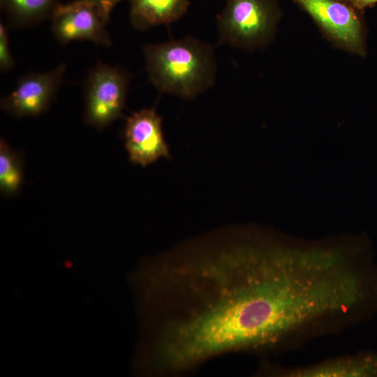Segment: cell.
Returning <instances> with one entry per match:
<instances>
[{
	"label": "cell",
	"instance_id": "10",
	"mask_svg": "<svg viewBox=\"0 0 377 377\" xmlns=\"http://www.w3.org/2000/svg\"><path fill=\"white\" fill-rule=\"evenodd\" d=\"M130 20L144 30L179 20L187 12L189 0H129Z\"/></svg>",
	"mask_w": 377,
	"mask_h": 377
},
{
	"label": "cell",
	"instance_id": "5",
	"mask_svg": "<svg viewBox=\"0 0 377 377\" xmlns=\"http://www.w3.org/2000/svg\"><path fill=\"white\" fill-rule=\"evenodd\" d=\"M128 83L129 77L124 71L97 64L88 74L84 84L86 123L102 129L121 117Z\"/></svg>",
	"mask_w": 377,
	"mask_h": 377
},
{
	"label": "cell",
	"instance_id": "11",
	"mask_svg": "<svg viewBox=\"0 0 377 377\" xmlns=\"http://www.w3.org/2000/svg\"><path fill=\"white\" fill-rule=\"evenodd\" d=\"M1 7L10 22L17 26L36 24L51 18L58 0H0Z\"/></svg>",
	"mask_w": 377,
	"mask_h": 377
},
{
	"label": "cell",
	"instance_id": "13",
	"mask_svg": "<svg viewBox=\"0 0 377 377\" xmlns=\"http://www.w3.org/2000/svg\"><path fill=\"white\" fill-rule=\"evenodd\" d=\"M14 66V60L13 59L10 45L9 38L6 27L2 22L0 24V69L1 71L5 72Z\"/></svg>",
	"mask_w": 377,
	"mask_h": 377
},
{
	"label": "cell",
	"instance_id": "7",
	"mask_svg": "<svg viewBox=\"0 0 377 377\" xmlns=\"http://www.w3.org/2000/svg\"><path fill=\"white\" fill-rule=\"evenodd\" d=\"M66 70V64H61L51 71L21 77L15 88L1 99V108L18 117L42 114L53 101Z\"/></svg>",
	"mask_w": 377,
	"mask_h": 377
},
{
	"label": "cell",
	"instance_id": "2",
	"mask_svg": "<svg viewBox=\"0 0 377 377\" xmlns=\"http://www.w3.org/2000/svg\"><path fill=\"white\" fill-rule=\"evenodd\" d=\"M148 76L160 91L193 98L213 84L216 64L210 45L193 37L144 47Z\"/></svg>",
	"mask_w": 377,
	"mask_h": 377
},
{
	"label": "cell",
	"instance_id": "6",
	"mask_svg": "<svg viewBox=\"0 0 377 377\" xmlns=\"http://www.w3.org/2000/svg\"><path fill=\"white\" fill-rule=\"evenodd\" d=\"M109 20L95 1L75 0L57 6L51 17L52 31L63 44L89 40L110 45L111 40L105 28Z\"/></svg>",
	"mask_w": 377,
	"mask_h": 377
},
{
	"label": "cell",
	"instance_id": "3",
	"mask_svg": "<svg viewBox=\"0 0 377 377\" xmlns=\"http://www.w3.org/2000/svg\"><path fill=\"white\" fill-rule=\"evenodd\" d=\"M281 16L277 0H227L218 18L219 42L247 50L264 47Z\"/></svg>",
	"mask_w": 377,
	"mask_h": 377
},
{
	"label": "cell",
	"instance_id": "14",
	"mask_svg": "<svg viewBox=\"0 0 377 377\" xmlns=\"http://www.w3.org/2000/svg\"><path fill=\"white\" fill-rule=\"evenodd\" d=\"M349 4L356 10L364 13L368 8L374 6L377 3V0H339Z\"/></svg>",
	"mask_w": 377,
	"mask_h": 377
},
{
	"label": "cell",
	"instance_id": "4",
	"mask_svg": "<svg viewBox=\"0 0 377 377\" xmlns=\"http://www.w3.org/2000/svg\"><path fill=\"white\" fill-rule=\"evenodd\" d=\"M336 47L364 57L367 29L363 13L339 0H293Z\"/></svg>",
	"mask_w": 377,
	"mask_h": 377
},
{
	"label": "cell",
	"instance_id": "9",
	"mask_svg": "<svg viewBox=\"0 0 377 377\" xmlns=\"http://www.w3.org/2000/svg\"><path fill=\"white\" fill-rule=\"evenodd\" d=\"M129 161L143 167L161 158H170L162 130V118L155 109L144 108L127 117L123 132Z\"/></svg>",
	"mask_w": 377,
	"mask_h": 377
},
{
	"label": "cell",
	"instance_id": "15",
	"mask_svg": "<svg viewBox=\"0 0 377 377\" xmlns=\"http://www.w3.org/2000/svg\"><path fill=\"white\" fill-rule=\"evenodd\" d=\"M121 0H100L98 6L104 15L110 19V15L113 8Z\"/></svg>",
	"mask_w": 377,
	"mask_h": 377
},
{
	"label": "cell",
	"instance_id": "16",
	"mask_svg": "<svg viewBox=\"0 0 377 377\" xmlns=\"http://www.w3.org/2000/svg\"><path fill=\"white\" fill-rule=\"evenodd\" d=\"M97 3H98V2L100 1V0H94Z\"/></svg>",
	"mask_w": 377,
	"mask_h": 377
},
{
	"label": "cell",
	"instance_id": "8",
	"mask_svg": "<svg viewBox=\"0 0 377 377\" xmlns=\"http://www.w3.org/2000/svg\"><path fill=\"white\" fill-rule=\"evenodd\" d=\"M256 374L272 377H377V352L363 350L301 367L263 362Z\"/></svg>",
	"mask_w": 377,
	"mask_h": 377
},
{
	"label": "cell",
	"instance_id": "12",
	"mask_svg": "<svg viewBox=\"0 0 377 377\" xmlns=\"http://www.w3.org/2000/svg\"><path fill=\"white\" fill-rule=\"evenodd\" d=\"M23 159L3 138L0 140V191L4 196L17 193L23 183Z\"/></svg>",
	"mask_w": 377,
	"mask_h": 377
},
{
	"label": "cell",
	"instance_id": "1",
	"mask_svg": "<svg viewBox=\"0 0 377 377\" xmlns=\"http://www.w3.org/2000/svg\"><path fill=\"white\" fill-rule=\"evenodd\" d=\"M142 318L136 366L177 377L230 353L272 354L278 284L256 230L226 228L186 241L135 272Z\"/></svg>",
	"mask_w": 377,
	"mask_h": 377
}]
</instances>
